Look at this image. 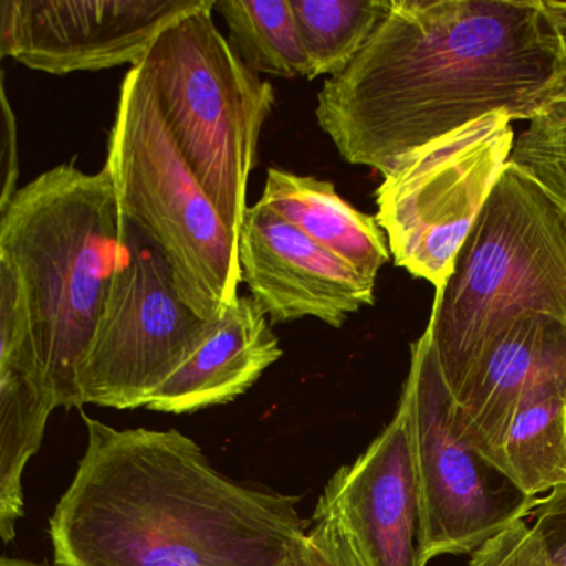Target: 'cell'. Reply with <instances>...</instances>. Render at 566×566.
I'll return each mask as SVG.
<instances>
[{
	"label": "cell",
	"instance_id": "13",
	"mask_svg": "<svg viewBox=\"0 0 566 566\" xmlns=\"http://www.w3.org/2000/svg\"><path fill=\"white\" fill-rule=\"evenodd\" d=\"M565 370L566 321L543 313L516 317L453 397L460 439L490 463L525 390Z\"/></svg>",
	"mask_w": 566,
	"mask_h": 566
},
{
	"label": "cell",
	"instance_id": "25",
	"mask_svg": "<svg viewBox=\"0 0 566 566\" xmlns=\"http://www.w3.org/2000/svg\"><path fill=\"white\" fill-rule=\"evenodd\" d=\"M545 8L549 19H552L553 25H555L556 34H558L559 42H562L566 54V2L545 0Z\"/></svg>",
	"mask_w": 566,
	"mask_h": 566
},
{
	"label": "cell",
	"instance_id": "2",
	"mask_svg": "<svg viewBox=\"0 0 566 566\" xmlns=\"http://www.w3.org/2000/svg\"><path fill=\"white\" fill-rule=\"evenodd\" d=\"M87 447L49 522L57 566H283L306 523L297 499L218 472L178 430L84 413Z\"/></svg>",
	"mask_w": 566,
	"mask_h": 566
},
{
	"label": "cell",
	"instance_id": "17",
	"mask_svg": "<svg viewBox=\"0 0 566 566\" xmlns=\"http://www.w3.org/2000/svg\"><path fill=\"white\" fill-rule=\"evenodd\" d=\"M57 399L44 377L19 369H0V536L15 538L24 516L22 475L41 449L45 426Z\"/></svg>",
	"mask_w": 566,
	"mask_h": 566
},
{
	"label": "cell",
	"instance_id": "18",
	"mask_svg": "<svg viewBox=\"0 0 566 566\" xmlns=\"http://www.w3.org/2000/svg\"><path fill=\"white\" fill-rule=\"evenodd\" d=\"M234 54L256 74L306 77L311 65L290 0H217Z\"/></svg>",
	"mask_w": 566,
	"mask_h": 566
},
{
	"label": "cell",
	"instance_id": "11",
	"mask_svg": "<svg viewBox=\"0 0 566 566\" xmlns=\"http://www.w3.org/2000/svg\"><path fill=\"white\" fill-rule=\"evenodd\" d=\"M238 243L243 283L271 326L314 317L339 329L374 304L376 283L260 201L248 208Z\"/></svg>",
	"mask_w": 566,
	"mask_h": 566
},
{
	"label": "cell",
	"instance_id": "3",
	"mask_svg": "<svg viewBox=\"0 0 566 566\" xmlns=\"http://www.w3.org/2000/svg\"><path fill=\"white\" fill-rule=\"evenodd\" d=\"M125 220L107 167L62 164L19 188L0 211V260L24 290L45 382L81 407L77 374L125 253Z\"/></svg>",
	"mask_w": 566,
	"mask_h": 566
},
{
	"label": "cell",
	"instance_id": "14",
	"mask_svg": "<svg viewBox=\"0 0 566 566\" xmlns=\"http://www.w3.org/2000/svg\"><path fill=\"white\" fill-rule=\"evenodd\" d=\"M251 296H238L211 321L193 356L160 387L147 409L188 413L223 406L243 396L283 356L270 319Z\"/></svg>",
	"mask_w": 566,
	"mask_h": 566
},
{
	"label": "cell",
	"instance_id": "12",
	"mask_svg": "<svg viewBox=\"0 0 566 566\" xmlns=\"http://www.w3.org/2000/svg\"><path fill=\"white\" fill-rule=\"evenodd\" d=\"M316 510L339 523L364 566H420L419 496L402 394L366 452L331 476Z\"/></svg>",
	"mask_w": 566,
	"mask_h": 566
},
{
	"label": "cell",
	"instance_id": "6",
	"mask_svg": "<svg viewBox=\"0 0 566 566\" xmlns=\"http://www.w3.org/2000/svg\"><path fill=\"white\" fill-rule=\"evenodd\" d=\"M214 4L211 0L161 32L138 69L191 170L240 238L248 180L274 91L218 31Z\"/></svg>",
	"mask_w": 566,
	"mask_h": 566
},
{
	"label": "cell",
	"instance_id": "22",
	"mask_svg": "<svg viewBox=\"0 0 566 566\" xmlns=\"http://www.w3.org/2000/svg\"><path fill=\"white\" fill-rule=\"evenodd\" d=\"M469 566H552L528 520L496 533L470 555Z\"/></svg>",
	"mask_w": 566,
	"mask_h": 566
},
{
	"label": "cell",
	"instance_id": "9",
	"mask_svg": "<svg viewBox=\"0 0 566 566\" xmlns=\"http://www.w3.org/2000/svg\"><path fill=\"white\" fill-rule=\"evenodd\" d=\"M210 327L185 303L164 254L127 220L124 258L78 367L81 406L147 407Z\"/></svg>",
	"mask_w": 566,
	"mask_h": 566
},
{
	"label": "cell",
	"instance_id": "7",
	"mask_svg": "<svg viewBox=\"0 0 566 566\" xmlns=\"http://www.w3.org/2000/svg\"><path fill=\"white\" fill-rule=\"evenodd\" d=\"M513 118L486 115L407 155L376 190L396 266L440 291L515 147Z\"/></svg>",
	"mask_w": 566,
	"mask_h": 566
},
{
	"label": "cell",
	"instance_id": "26",
	"mask_svg": "<svg viewBox=\"0 0 566 566\" xmlns=\"http://www.w3.org/2000/svg\"><path fill=\"white\" fill-rule=\"evenodd\" d=\"M0 566H57V565H42V563L28 562V559L21 558H4L0 559Z\"/></svg>",
	"mask_w": 566,
	"mask_h": 566
},
{
	"label": "cell",
	"instance_id": "4",
	"mask_svg": "<svg viewBox=\"0 0 566 566\" xmlns=\"http://www.w3.org/2000/svg\"><path fill=\"white\" fill-rule=\"evenodd\" d=\"M526 313L566 321V210L509 161L427 324L452 397L490 344Z\"/></svg>",
	"mask_w": 566,
	"mask_h": 566
},
{
	"label": "cell",
	"instance_id": "19",
	"mask_svg": "<svg viewBox=\"0 0 566 566\" xmlns=\"http://www.w3.org/2000/svg\"><path fill=\"white\" fill-rule=\"evenodd\" d=\"M304 52L310 59L311 81L340 74L363 51L390 0H290Z\"/></svg>",
	"mask_w": 566,
	"mask_h": 566
},
{
	"label": "cell",
	"instance_id": "15",
	"mask_svg": "<svg viewBox=\"0 0 566 566\" xmlns=\"http://www.w3.org/2000/svg\"><path fill=\"white\" fill-rule=\"evenodd\" d=\"M260 203L373 283L390 260L377 218L347 203L331 181L270 168Z\"/></svg>",
	"mask_w": 566,
	"mask_h": 566
},
{
	"label": "cell",
	"instance_id": "1",
	"mask_svg": "<svg viewBox=\"0 0 566 566\" xmlns=\"http://www.w3.org/2000/svg\"><path fill=\"white\" fill-rule=\"evenodd\" d=\"M565 61L545 0H390L349 67L324 82L317 124L344 161L387 177L486 115L532 122Z\"/></svg>",
	"mask_w": 566,
	"mask_h": 566
},
{
	"label": "cell",
	"instance_id": "10",
	"mask_svg": "<svg viewBox=\"0 0 566 566\" xmlns=\"http://www.w3.org/2000/svg\"><path fill=\"white\" fill-rule=\"evenodd\" d=\"M211 0H0V54L52 75L140 67L161 32Z\"/></svg>",
	"mask_w": 566,
	"mask_h": 566
},
{
	"label": "cell",
	"instance_id": "16",
	"mask_svg": "<svg viewBox=\"0 0 566 566\" xmlns=\"http://www.w3.org/2000/svg\"><path fill=\"white\" fill-rule=\"evenodd\" d=\"M490 465L526 499L566 485V370L525 390Z\"/></svg>",
	"mask_w": 566,
	"mask_h": 566
},
{
	"label": "cell",
	"instance_id": "23",
	"mask_svg": "<svg viewBox=\"0 0 566 566\" xmlns=\"http://www.w3.org/2000/svg\"><path fill=\"white\" fill-rule=\"evenodd\" d=\"M528 523L542 539L549 565L566 566V485L539 499Z\"/></svg>",
	"mask_w": 566,
	"mask_h": 566
},
{
	"label": "cell",
	"instance_id": "5",
	"mask_svg": "<svg viewBox=\"0 0 566 566\" xmlns=\"http://www.w3.org/2000/svg\"><path fill=\"white\" fill-rule=\"evenodd\" d=\"M105 167L124 217L164 254L185 303L205 321L220 319L240 296V243L178 148L142 69L122 82Z\"/></svg>",
	"mask_w": 566,
	"mask_h": 566
},
{
	"label": "cell",
	"instance_id": "8",
	"mask_svg": "<svg viewBox=\"0 0 566 566\" xmlns=\"http://www.w3.org/2000/svg\"><path fill=\"white\" fill-rule=\"evenodd\" d=\"M402 396L409 403L413 473L419 496L420 566L443 555H472L539 499H526L479 452L460 439L452 392L443 379L432 334L410 346Z\"/></svg>",
	"mask_w": 566,
	"mask_h": 566
},
{
	"label": "cell",
	"instance_id": "24",
	"mask_svg": "<svg viewBox=\"0 0 566 566\" xmlns=\"http://www.w3.org/2000/svg\"><path fill=\"white\" fill-rule=\"evenodd\" d=\"M0 211H4L19 191L18 122L4 82L0 88Z\"/></svg>",
	"mask_w": 566,
	"mask_h": 566
},
{
	"label": "cell",
	"instance_id": "21",
	"mask_svg": "<svg viewBox=\"0 0 566 566\" xmlns=\"http://www.w3.org/2000/svg\"><path fill=\"white\" fill-rule=\"evenodd\" d=\"M283 566H364L333 516L314 510L300 548Z\"/></svg>",
	"mask_w": 566,
	"mask_h": 566
},
{
	"label": "cell",
	"instance_id": "20",
	"mask_svg": "<svg viewBox=\"0 0 566 566\" xmlns=\"http://www.w3.org/2000/svg\"><path fill=\"white\" fill-rule=\"evenodd\" d=\"M510 161L533 175L566 210V61L548 101L516 138Z\"/></svg>",
	"mask_w": 566,
	"mask_h": 566
}]
</instances>
